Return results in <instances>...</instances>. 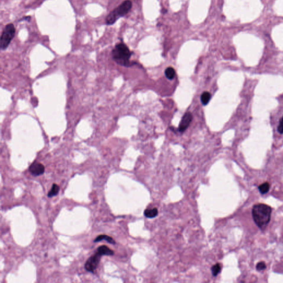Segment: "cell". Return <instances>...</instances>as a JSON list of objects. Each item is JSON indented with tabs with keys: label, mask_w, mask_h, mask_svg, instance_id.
Segmentation results:
<instances>
[{
	"label": "cell",
	"mask_w": 283,
	"mask_h": 283,
	"mask_svg": "<svg viewBox=\"0 0 283 283\" xmlns=\"http://www.w3.org/2000/svg\"><path fill=\"white\" fill-rule=\"evenodd\" d=\"M271 208L269 206L259 203L254 206L252 211V216L255 224L261 229H264L271 220Z\"/></svg>",
	"instance_id": "cell-1"
},
{
	"label": "cell",
	"mask_w": 283,
	"mask_h": 283,
	"mask_svg": "<svg viewBox=\"0 0 283 283\" xmlns=\"http://www.w3.org/2000/svg\"><path fill=\"white\" fill-rule=\"evenodd\" d=\"M111 54L114 62L118 65L127 67L131 65L130 59L132 53L124 43H119L116 44Z\"/></svg>",
	"instance_id": "cell-2"
},
{
	"label": "cell",
	"mask_w": 283,
	"mask_h": 283,
	"mask_svg": "<svg viewBox=\"0 0 283 283\" xmlns=\"http://www.w3.org/2000/svg\"><path fill=\"white\" fill-rule=\"evenodd\" d=\"M132 7V3L130 0H125L117 7L107 15L105 19L107 25H112L119 18L124 17L130 12Z\"/></svg>",
	"instance_id": "cell-3"
},
{
	"label": "cell",
	"mask_w": 283,
	"mask_h": 283,
	"mask_svg": "<svg viewBox=\"0 0 283 283\" xmlns=\"http://www.w3.org/2000/svg\"><path fill=\"white\" fill-rule=\"evenodd\" d=\"M16 33V29L12 23H9L4 27L0 39L1 49L4 51L7 48L12 41Z\"/></svg>",
	"instance_id": "cell-4"
},
{
	"label": "cell",
	"mask_w": 283,
	"mask_h": 283,
	"mask_svg": "<svg viewBox=\"0 0 283 283\" xmlns=\"http://www.w3.org/2000/svg\"><path fill=\"white\" fill-rule=\"evenodd\" d=\"M102 256L101 254L99 253L97 251L95 254L91 256L85 264V269L86 271L91 273H94V271L96 269L100 262Z\"/></svg>",
	"instance_id": "cell-5"
},
{
	"label": "cell",
	"mask_w": 283,
	"mask_h": 283,
	"mask_svg": "<svg viewBox=\"0 0 283 283\" xmlns=\"http://www.w3.org/2000/svg\"><path fill=\"white\" fill-rule=\"evenodd\" d=\"M29 171L34 177H38L43 175L45 172V167L42 164L34 161L29 167Z\"/></svg>",
	"instance_id": "cell-6"
},
{
	"label": "cell",
	"mask_w": 283,
	"mask_h": 283,
	"mask_svg": "<svg viewBox=\"0 0 283 283\" xmlns=\"http://www.w3.org/2000/svg\"><path fill=\"white\" fill-rule=\"evenodd\" d=\"M193 117L190 112H186L182 117L179 126V131L180 132H183L186 130L187 128L189 127L190 123L192 121Z\"/></svg>",
	"instance_id": "cell-7"
},
{
	"label": "cell",
	"mask_w": 283,
	"mask_h": 283,
	"mask_svg": "<svg viewBox=\"0 0 283 283\" xmlns=\"http://www.w3.org/2000/svg\"><path fill=\"white\" fill-rule=\"evenodd\" d=\"M97 251L101 254L102 255H108L112 256L114 255V252L112 249L109 248L107 246L103 245L100 246L97 249Z\"/></svg>",
	"instance_id": "cell-8"
},
{
	"label": "cell",
	"mask_w": 283,
	"mask_h": 283,
	"mask_svg": "<svg viewBox=\"0 0 283 283\" xmlns=\"http://www.w3.org/2000/svg\"><path fill=\"white\" fill-rule=\"evenodd\" d=\"M104 240L106 241L108 243H111L112 245H115L116 244V241H114V240L113 239V238H112L111 237L109 236L108 235H101L98 236L94 240L93 242L95 243H96V242H98L104 241Z\"/></svg>",
	"instance_id": "cell-9"
},
{
	"label": "cell",
	"mask_w": 283,
	"mask_h": 283,
	"mask_svg": "<svg viewBox=\"0 0 283 283\" xmlns=\"http://www.w3.org/2000/svg\"><path fill=\"white\" fill-rule=\"evenodd\" d=\"M144 216L149 219H152L156 217L158 215V211L156 208H154L153 209H147L144 212Z\"/></svg>",
	"instance_id": "cell-10"
},
{
	"label": "cell",
	"mask_w": 283,
	"mask_h": 283,
	"mask_svg": "<svg viewBox=\"0 0 283 283\" xmlns=\"http://www.w3.org/2000/svg\"><path fill=\"white\" fill-rule=\"evenodd\" d=\"M59 190H60L59 186L56 184H53V185H52V187H51V190H50V191L48 194V197L51 198H53L54 196H56L59 193Z\"/></svg>",
	"instance_id": "cell-11"
},
{
	"label": "cell",
	"mask_w": 283,
	"mask_h": 283,
	"mask_svg": "<svg viewBox=\"0 0 283 283\" xmlns=\"http://www.w3.org/2000/svg\"><path fill=\"white\" fill-rule=\"evenodd\" d=\"M270 189V185L268 182H264L260 185L258 187V189L262 194H265L267 193Z\"/></svg>",
	"instance_id": "cell-12"
},
{
	"label": "cell",
	"mask_w": 283,
	"mask_h": 283,
	"mask_svg": "<svg viewBox=\"0 0 283 283\" xmlns=\"http://www.w3.org/2000/svg\"><path fill=\"white\" fill-rule=\"evenodd\" d=\"M210 98H211V94L208 92H204L201 95V100L203 105H207L208 102L210 101Z\"/></svg>",
	"instance_id": "cell-13"
},
{
	"label": "cell",
	"mask_w": 283,
	"mask_h": 283,
	"mask_svg": "<svg viewBox=\"0 0 283 283\" xmlns=\"http://www.w3.org/2000/svg\"><path fill=\"white\" fill-rule=\"evenodd\" d=\"M165 75L168 79L170 80L173 79L175 75V71L173 68L169 67L167 68L165 71Z\"/></svg>",
	"instance_id": "cell-14"
},
{
	"label": "cell",
	"mask_w": 283,
	"mask_h": 283,
	"mask_svg": "<svg viewBox=\"0 0 283 283\" xmlns=\"http://www.w3.org/2000/svg\"><path fill=\"white\" fill-rule=\"evenodd\" d=\"M221 271V266L219 263H217L211 268L212 274L213 276H216L219 274Z\"/></svg>",
	"instance_id": "cell-15"
},
{
	"label": "cell",
	"mask_w": 283,
	"mask_h": 283,
	"mask_svg": "<svg viewBox=\"0 0 283 283\" xmlns=\"http://www.w3.org/2000/svg\"><path fill=\"white\" fill-rule=\"evenodd\" d=\"M266 268V265L264 262H259L256 266V269L258 271H264Z\"/></svg>",
	"instance_id": "cell-16"
},
{
	"label": "cell",
	"mask_w": 283,
	"mask_h": 283,
	"mask_svg": "<svg viewBox=\"0 0 283 283\" xmlns=\"http://www.w3.org/2000/svg\"><path fill=\"white\" fill-rule=\"evenodd\" d=\"M278 131L280 134H283V116L280 119L279 125L278 127Z\"/></svg>",
	"instance_id": "cell-17"
},
{
	"label": "cell",
	"mask_w": 283,
	"mask_h": 283,
	"mask_svg": "<svg viewBox=\"0 0 283 283\" xmlns=\"http://www.w3.org/2000/svg\"><path fill=\"white\" fill-rule=\"evenodd\" d=\"M31 19V17L30 16H27V17H23L20 21H27L28 22H30Z\"/></svg>",
	"instance_id": "cell-18"
}]
</instances>
